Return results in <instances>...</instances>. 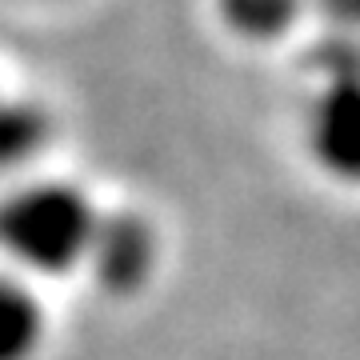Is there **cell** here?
Wrapping results in <instances>:
<instances>
[{
    "label": "cell",
    "mask_w": 360,
    "mask_h": 360,
    "mask_svg": "<svg viewBox=\"0 0 360 360\" xmlns=\"http://www.w3.org/2000/svg\"><path fill=\"white\" fill-rule=\"evenodd\" d=\"M309 4L328 20V32L360 37V0H309Z\"/></svg>",
    "instance_id": "obj_7"
},
{
    "label": "cell",
    "mask_w": 360,
    "mask_h": 360,
    "mask_svg": "<svg viewBox=\"0 0 360 360\" xmlns=\"http://www.w3.org/2000/svg\"><path fill=\"white\" fill-rule=\"evenodd\" d=\"M312 96L304 144L312 165L336 184L360 188V37H328L309 56Z\"/></svg>",
    "instance_id": "obj_2"
},
{
    "label": "cell",
    "mask_w": 360,
    "mask_h": 360,
    "mask_svg": "<svg viewBox=\"0 0 360 360\" xmlns=\"http://www.w3.org/2000/svg\"><path fill=\"white\" fill-rule=\"evenodd\" d=\"M49 340V312L28 276L0 269V360H37Z\"/></svg>",
    "instance_id": "obj_4"
},
{
    "label": "cell",
    "mask_w": 360,
    "mask_h": 360,
    "mask_svg": "<svg viewBox=\"0 0 360 360\" xmlns=\"http://www.w3.org/2000/svg\"><path fill=\"white\" fill-rule=\"evenodd\" d=\"M220 20L245 40H276L300 20L309 0H217Z\"/></svg>",
    "instance_id": "obj_6"
},
{
    "label": "cell",
    "mask_w": 360,
    "mask_h": 360,
    "mask_svg": "<svg viewBox=\"0 0 360 360\" xmlns=\"http://www.w3.org/2000/svg\"><path fill=\"white\" fill-rule=\"evenodd\" d=\"M101 208L68 180H28L0 196V257L20 276L84 269Z\"/></svg>",
    "instance_id": "obj_1"
},
{
    "label": "cell",
    "mask_w": 360,
    "mask_h": 360,
    "mask_svg": "<svg viewBox=\"0 0 360 360\" xmlns=\"http://www.w3.org/2000/svg\"><path fill=\"white\" fill-rule=\"evenodd\" d=\"M52 141V116L28 96L0 92V172L32 165Z\"/></svg>",
    "instance_id": "obj_5"
},
{
    "label": "cell",
    "mask_w": 360,
    "mask_h": 360,
    "mask_svg": "<svg viewBox=\"0 0 360 360\" xmlns=\"http://www.w3.org/2000/svg\"><path fill=\"white\" fill-rule=\"evenodd\" d=\"M156 260H160V240H156L153 220L141 212H101L92 248L84 269L104 292L132 296L153 281Z\"/></svg>",
    "instance_id": "obj_3"
}]
</instances>
